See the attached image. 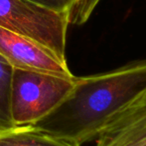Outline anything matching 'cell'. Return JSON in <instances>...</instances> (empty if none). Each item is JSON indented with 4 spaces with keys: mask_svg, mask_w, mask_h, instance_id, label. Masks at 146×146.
<instances>
[{
    "mask_svg": "<svg viewBox=\"0 0 146 146\" xmlns=\"http://www.w3.org/2000/svg\"><path fill=\"white\" fill-rule=\"evenodd\" d=\"M146 95V59L108 72L76 77L68 95L33 126L82 146L96 140L122 110Z\"/></svg>",
    "mask_w": 146,
    "mask_h": 146,
    "instance_id": "obj_1",
    "label": "cell"
},
{
    "mask_svg": "<svg viewBox=\"0 0 146 146\" xmlns=\"http://www.w3.org/2000/svg\"><path fill=\"white\" fill-rule=\"evenodd\" d=\"M76 76L13 68L10 88V114L15 126L32 125L52 111L68 95Z\"/></svg>",
    "mask_w": 146,
    "mask_h": 146,
    "instance_id": "obj_2",
    "label": "cell"
},
{
    "mask_svg": "<svg viewBox=\"0 0 146 146\" xmlns=\"http://www.w3.org/2000/svg\"><path fill=\"white\" fill-rule=\"evenodd\" d=\"M68 14L29 0H0V27L39 43L66 60Z\"/></svg>",
    "mask_w": 146,
    "mask_h": 146,
    "instance_id": "obj_3",
    "label": "cell"
},
{
    "mask_svg": "<svg viewBox=\"0 0 146 146\" xmlns=\"http://www.w3.org/2000/svg\"><path fill=\"white\" fill-rule=\"evenodd\" d=\"M0 55L13 68L73 77L67 61L39 43L0 27Z\"/></svg>",
    "mask_w": 146,
    "mask_h": 146,
    "instance_id": "obj_4",
    "label": "cell"
},
{
    "mask_svg": "<svg viewBox=\"0 0 146 146\" xmlns=\"http://www.w3.org/2000/svg\"><path fill=\"white\" fill-rule=\"evenodd\" d=\"M94 141L96 146H146V95L119 112Z\"/></svg>",
    "mask_w": 146,
    "mask_h": 146,
    "instance_id": "obj_5",
    "label": "cell"
},
{
    "mask_svg": "<svg viewBox=\"0 0 146 146\" xmlns=\"http://www.w3.org/2000/svg\"><path fill=\"white\" fill-rule=\"evenodd\" d=\"M0 146H77L33 125L15 126L0 132Z\"/></svg>",
    "mask_w": 146,
    "mask_h": 146,
    "instance_id": "obj_6",
    "label": "cell"
},
{
    "mask_svg": "<svg viewBox=\"0 0 146 146\" xmlns=\"http://www.w3.org/2000/svg\"><path fill=\"white\" fill-rule=\"evenodd\" d=\"M13 67L0 55V132L15 127L10 114V88Z\"/></svg>",
    "mask_w": 146,
    "mask_h": 146,
    "instance_id": "obj_7",
    "label": "cell"
},
{
    "mask_svg": "<svg viewBox=\"0 0 146 146\" xmlns=\"http://www.w3.org/2000/svg\"><path fill=\"white\" fill-rule=\"evenodd\" d=\"M100 0H77L68 12V21L73 25L86 23Z\"/></svg>",
    "mask_w": 146,
    "mask_h": 146,
    "instance_id": "obj_8",
    "label": "cell"
},
{
    "mask_svg": "<svg viewBox=\"0 0 146 146\" xmlns=\"http://www.w3.org/2000/svg\"><path fill=\"white\" fill-rule=\"evenodd\" d=\"M29 1L36 3L45 8H48L53 11L67 13L75 4L77 0H29Z\"/></svg>",
    "mask_w": 146,
    "mask_h": 146,
    "instance_id": "obj_9",
    "label": "cell"
}]
</instances>
